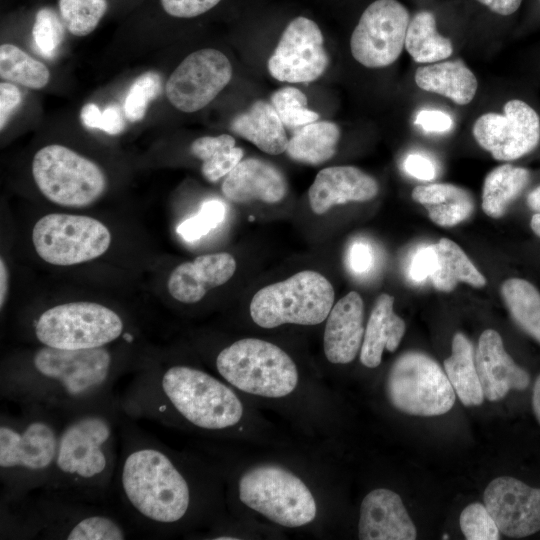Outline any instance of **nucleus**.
<instances>
[{
  "mask_svg": "<svg viewBox=\"0 0 540 540\" xmlns=\"http://www.w3.org/2000/svg\"><path fill=\"white\" fill-rule=\"evenodd\" d=\"M115 490L127 516L160 535L192 534L226 515L221 471L210 456L175 450L123 413Z\"/></svg>",
  "mask_w": 540,
  "mask_h": 540,
  "instance_id": "obj_1",
  "label": "nucleus"
},
{
  "mask_svg": "<svg viewBox=\"0 0 540 540\" xmlns=\"http://www.w3.org/2000/svg\"><path fill=\"white\" fill-rule=\"evenodd\" d=\"M122 413L199 436L279 446L276 430L230 384L188 363L147 361L119 396Z\"/></svg>",
  "mask_w": 540,
  "mask_h": 540,
  "instance_id": "obj_2",
  "label": "nucleus"
},
{
  "mask_svg": "<svg viewBox=\"0 0 540 540\" xmlns=\"http://www.w3.org/2000/svg\"><path fill=\"white\" fill-rule=\"evenodd\" d=\"M209 454L221 471L233 517L263 530L327 528V468L322 463L278 452L247 459Z\"/></svg>",
  "mask_w": 540,
  "mask_h": 540,
  "instance_id": "obj_3",
  "label": "nucleus"
},
{
  "mask_svg": "<svg viewBox=\"0 0 540 540\" xmlns=\"http://www.w3.org/2000/svg\"><path fill=\"white\" fill-rule=\"evenodd\" d=\"M212 368L257 408L277 412L308 436L327 439L332 417L327 385L304 372L278 344L237 339L216 352Z\"/></svg>",
  "mask_w": 540,
  "mask_h": 540,
  "instance_id": "obj_4",
  "label": "nucleus"
},
{
  "mask_svg": "<svg viewBox=\"0 0 540 540\" xmlns=\"http://www.w3.org/2000/svg\"><path fill=\"white\" fill-rule=\"evenodd\" d=\"M127 357L108 347L59 349L40 346L5 361L0 395L18 405H40L64 417L114 393Z\"/></svg>",
  "mask_w": 540,
  "mask_h": 540,
  "instance_id": "obj_5",
  "label": "nucleus"
},
{
  "mask_svg": "<svg viewBox=\"0 0 540 540\" xmlns=\"http://www.w3.org/2000/svg\"><path fill=\"white\" fill-rule=\"evenodd\" d=\"M122 411L115 393L65 416L54 467L41 489L99 503L114 486Z\"/></svg>",
  "mask_w": 540,
  "mask_h": 540,
  "instance_id": "obj_6",
  "label": "nucleus"
},
{
  "mask_svg": "<svg viewBox=\"0 0 540 540\" xmlns=\"http://www.w3.org/2000/svg\"><path fill=\"white\" fill-rule=\"evenodd\" d=\"M37 492L0 501L1 539L122 540L130 535L128 525L98 503Z\"/></svg>",
  "mask_w": 540,
  "mask_h": 540,
  "instance_id": "obj_7",
  "label": "nucleus"
},
{
  "mask_svg": "<svg viewBox=\"0 0 540 540\" xmlns=\"http://www.w3.org/2000/svg\"><path fill=\"white\" fill-rule=\"evenodd\" d=\"M17 414L0 417V484L2 502L43 489L51 476L64 421L40 405H19Z\"/></svg>",
  "mask_w": 540,
  "mask_h": 540,
  "instance_id": "obj_8",
  "label": "nucleus"
},
{
  "mask_svg": "<svg viewBox=\"0 0 540 540\" xmlns=\"http://www.w3.org/2000/svg\"><path fill=\"white\" fill-rule=\"evenodd\" d=\"M32 334L41 346L59 349L108 347L119 340L132 343L135 339L119 313L90 301L47 308L33 320Z\"/></svg>",
  "mask_w": 540,
  "mask_h": 540,
  "instance_id": "obj_9",
  "label": "nucleus"
},
{
  "mask_svg": "<svg viewBox=\"0 0 540 540\" xmlns=\"http://www.w3.org/2000/svg\"><path fill=\"white\" fill-rule=\"evenodd\" d=\"M334 297L333 286L325 276L304 270L257 291L249 313L252 321L263 329L287 324L315 326L325 322Z\"/></svg>",
  "mask_w": 540,
  "mask_h": 540,
  "instance_id": "obj_10",
  "label": "nucleus"
},
{
  "mask_svg": "<svg viewBox=\"0 0 540 540\" xmlns=\"http://www.w3.org/2000/svg\"><path fill=\"white\" fill-rule=\"evenodd\" d=\"M32 176L46 199L64 207H87L107 188L106 175L94 161L60 144L35 153Z\"/></svg>",
  "mask_w": 540,
  "mask_h": 540,
  "instance_id": "obj_11",
  "label": "nucleus"
},
{
  "mask_svg": "<svg viewBox=\"0 0 540 540\" xmlns=\"http://www.w3.org/2000/svg\"><path fill=\"white\" fill-rule=\"evenodd\" d=\"M384 390L389 404L408 415L439 416L455 403V391L446 373L419 351L405 352L393 362Z\"/></svg>",
  "mask_w": 540,
  "mask_h": 540,
  "instance_id": "obj_12",
  "label": "nucleus"
},
{
  "mask_svg": "<svg viewBox=\"0 0 540 540\" xmlns=\"http://www.w3.org/2000/svg\"><path fill=\"white\" fill-rule=\"evenodd\" d=\"M32 241L36 253L45 262L72 266L103 255L111 244V233L95 218L51 213L35 223Z\"/></svg>",
  "mask_w": 540,
  "mask_h": 540,
  "instance_id": "obj_13",
  "label": "nucleus"
},
{
  "mask_svg": "<svg viewBox=\"0 0 540 540\" xmlns=\"http://www.w3.org/2000/svg\"><path fill=\"white\" fill-rule=\"evenodd\" d=\"M409 12L397 0H376L362 13L350 39L354 59L368 68L394 63L405 47Z\"/></svg>",
  "mask_w": 540,
  "mask_h": 540,
  "instance_id": "obj_14",
  "label": "nucleus"
},
{
  "mask_svg": "<svg viewBox=\"0 0 540 540\" xmlns=\"http://www.w3.org/2000/svg\"><path fill=\"white\" fill-rule=\"evenodd\" d=\"M232 65L227 56L213 48L192 52L165 83L168 101L179 111L193 113L206 107L228 85Z\"/></svg>",
  "mask_w": 540,
  "mask_h": 540,
  "instance_id": "obj_15",
  "label": "nucleus"
},
{
  "mask_svg": "<svg viewBox=\"0 0 540 540\" xmlns=\"http://www.w3.org/2000/svg\"><path fill=\"white\" fill-rule=\"evenodd\" d=\"M504 113L489 112L474 122L476 142L498 161H512L533 151L540 142V117L526 102L513 99Z\"/></svg>",
  "mask_w": 540,
  "mask_h": 540,
  "instance_id": "obj_16",
  "label": "nucleus"
},
{
  "mask_svg": "<svg viewBox=\"0 0 540 540\" xmlns=\"http://www.w3.org/2000/svg\"><path fill=\"white\" fill-rule=\"evenodd\" d=\"M319 26L299 16L289 22L267 62L270 75L281 82L309 83L326 70L329 58Z\"/></svg>",
  "mask_w": 540,
  "mask_h": 540,
  "instance_id": "obj_17",
  "label": "nucleus"
},
{
  "mask_svg": "<svg viewBox=\"0 0 540 540\" xmlns=\"http://www.w3.org/2000/svg\"><path fill=\"white\" fill-rule=\"evenodd\" d=\"M483 499L503 535L520 539L540 532V487L501 476L488 484Z\"/></svg>",
  "mask_w": 540,
  "mask_h": 540,
  "instance_id": "obj_18",
  "label": "nucleus"
},
{
  "mask_svg": "<svg viewBox=\"0 0 540 540\" xmlns=\"http://www.w3.org/2000/svg\"><path fill=\"white\" fill-rule=\"evenodd\" d=\"M475 361L484 396L491 402L502 400L512 390L525 391L532 384L528 370L513 360L493 329L480 335Z\"/></svg>",
  "mask_w": 540,
  "mask_h": 540,
  "instance_id": "obj_19",
  "label": "nucleus"
},
{
  "mask_svg": "<svg viewBox=\"0 0 540 540\" xmlns=\"http://www.w3.org/2000/svg\"><path fill=\"white\" fill-rule=\"evenodd\" d=\"M357 536L360 540H414L417 531L400 495L380 487L361 501Z\"/></svg>",
  "mask_w": 540,
  "mask_h": 540,
  "instance_id": "obj_20",
  "label": "nucleus"
},
{
  "mask_svg": "<svg viewBox=\"0 0 540 540\" xmlns=\"http://www.w3.org/2000/svg\"><path fill=\"white\" fill-rule=\"evenodd\" d=\"M364 333V303L358 292L351 291L333 305L325 320L326 360L333 365L353 362L360 353Z\"/></svg>",
  "mask_w": 540,
  "mask_h": 540,
  "instance_id": "obj_21",
  "label": "nucleus"
},
{
  "mask_svg": "<svg viewBox=\"0 0 540 540\" xmlns=\"http://www.w3.org/2000/svg\"><path fill=\"white\" fill-rule=\"evenodd\" d=\"M235 271L236 261L227 252L200 255L173 269L167 282L168 292L181 303H197L209 290L229 281Z\"/></svg>",
  "mask_w": 540,
  "mask_h": 540,
  "instance_id": "obj_22",
  "label": "nucleus"
},
{
  "mask_svg": "<svg viewBox=\"0 0 540 540\" xmlns=\"http://www.w3.org/2000/svg\"><path fill=\"white\" fill-rule=\"evenodd\" d=\"M378 191L377 181L359 168L333 166L318 172L308 197L312 211L322 215L335 205L369 201Z\"/></svg>",
  "mask_w": 540,
  "mask_h": 540,
  "instance_id": "obj_23",
  "label": "nucleus"
},
{
  "mask_svg": "<svg viewBox=\"0 0 540 540\" xmlns=\"http://www.w3.org/2000/svg\"><path fill=\"white\" fill-rule=\"evenodd\" d=\"M222 193L235 203L253 200L277 203L286 196L287 181L273 164L258 158H246L225 176Z\"/></svg>",
  "mask_w": 540,
  "mask_h": 540,
  "instance_id": "obj_24",
  "label": "nucleus"
},
{
  "mask_svg": "<svg viewBox=\"0 0 540 540\" xmlns=\"http://www.w3.org/2000/svg\"><path fill=\"white\" fill-rule=\"evenodd\" d=\"M393 305L394 297L387 293L380 294L374 303L359 353V360L366 368H377L384 351L394 352L405 334L406 324L394 312Z\"/></svg>",
  "mask_w": 540,
  "mask_h": 540,
  "instance_id": "obj_25",
  "label": "nucleus"
},
{
  "mask_svg": "<svg viewBox=\"0 0 540 540\" xmlns=\"http://www.w3.org/2000/svg\"><path fill=\"white\" fill-rule=\"evenodd\" d=\"M231 129L270 155L281 154L288 146L284 124L272 104L264 100L255 101L238 114L231 122Z\"/></svg>",
  "mask_w": 540,
  "mask_h": 540,
  "instance_id": "obj_26",
  "label": "nucleus"
},
{
  "mask_svg": "<svg viewBox=\"0 0 540 540\" xmlns=\"http://www.w3.org/2000/svg\"><path fill=\"white\" fill-rule=\"evenodd\" d=\"M414 80L420 89L442 95L458 105L469 104L478 89L476 76L461 60L421 66Z\"/></svg>",
  "mask_w": 540,
  "mask_h": 540,
  "instance_id": "obj_27",
  "label": "nucleus"
},
{
  "mask_svg": "<svg viewBox=\"0 0 540 540\" xmlns=\"http://www.w3.org/2000/svg\"><path fill=\"white\" fill-rule=\"evenodd\" d=\"M412 198L424 206L435 224L442 227H452L463 222L474 210L471 194L449 183L418 185L412 190Z\"/></svg>",
  "mask_w": 540,
  "mask_h": 540,
  "instance_id": "obj_28",
  "label": "nucleus"
},
{
  "mask_svg": "<svg viewBox=\"0 0 540 540\" xmlns=\"http://www.w3.org/2000/svg\"><path fill=\"white\" fill-rule=\"evenodd\" d=\"M445 373L464 406H479L485 396L478 376L474 347L463 333L452 339V353L444 360Z\"/></svg>",
  "mask_w": 540,
  "mask_h": 540,
  "instance_id": "obj_29",
  "label": "nucleus"
},
{
  "mask_svg": "<svg viewBox=\"0 0 540 540\" xmlns=\"http://www.w3.org/2000/svg\"><path fill=\"white\" fill-rule=\"evenodd\" d=\"M339 127L330 121H315L295 129L286 153L298 162L319 165L336 153Z\"/></svg>",
  "mask_w": 540,
  "mask_h": 540,
  "instance_id": "obj_30",
  "label": "nucleus"
},
{
  "mask_svg": "<svg viewBox=\"0 0 540 540\" xmlns=\"http://www.w3.org/2000/svg\"><path fill=\"white\" fill-rule=\"evenodd\" d=\"M433 245L437 255V267L430 279L437 290L450 292L459 282L476 288L486 285L485 277L458 244L448 238H441Z\"/></svg>",
  "mask_w": 540,
  "mask_h": 540,
  "instance_id": "obj_31",
  "label": "nucleus"
},
{
  "mask_svg": "<svg viewBox=\"0 0 540 540\" xmlns=\"http://www.w3.org/2000/svg\"><path fill=\"white\" fill-rule=\"evenodd\" d=\"M530 180L523 167L503 164L486 176L482 190V209L491 218L502 217Z\"/></svg>",
  "mask_w": 540,
  "mask_h": 540,
  "instance_id": "obj_32",
  "label": "nucleus"
},
{
  "mask_svg": "<svg viewBox=\"0 0 540 540\" xmlns=\"http://www.w3.org/2000/svg\"><path fill=\"white\" fill-rule=\"evenodd\" d=\"M405 48L415 62L435 63L449 58L453 53L450 39L436 29V19L432 12L423 10L410 19Z\"/></svg>",
  "mask_w": 540,
  "mask_h": 540,
  "instance_id": "obj_33",
  "label": "nucleus"
},
{
  "mask_svg": "<svg viewBox=\"0 0 540 540\" xmlns=\"http://www.w3.org/2000/svg\"><path fill=\"white\" fill-rule=\"evenodd\" d=\"M501 295L515 324L540 343V292L529 281L509 278L501 286Z\"/></svg>",
  "mask_w": 540,
  "mask_h": 540,
  "instance_id": "obj_34",
  "label": "nucleus"
},
{
  "mask_svg": "<svg viewBox=\"0 0 540 540\" xmlns=\"http://www.w3.org/2000/svg\"><path fill=\"white\" fill-rule=\"evenodd\" d=\"M190 152L202 161L201 172L209 182L228 175L244 156L242 148L235 146V139L229 134L197 138L191 143Z\"/></svg>",
  "mask_w": 540,
  "mask_h": 540,
  "instance_id": "obj_35",
  "label": "nucleus"
},
{
  "mask_svg": "<svg viewBox=\"0 0 540 540\" xmlns=\"http://www.w3.org/2000/svg\"><path fill=\"white\" fill-rule=\"evenodd\" d=\"M50 71L39 60L20 47L5 43L0 46V77L30 89H42L50 81Z\"/></svg>",
  "mask_w": 540,
  "mask_h": 540,
  "instance_id": "obj_36",
  "label": "nucleus"
},
{
  "mask_svg": "<svg viewBox=\"0 0 540 540\" xmlns=\"http://www.w3.org/2000/svg\"><path fill=\"white\" fill-rule=\"evenodd\" d=\"M108 8V0H58V13L65 28L79 37L94 31Z\"/></svg>",
  "mask_w": 540,
  "mask_h": 540,
  "instance_id": "obj_37",
  "label": "nucleus"
},
{
  "mask_svg": "<svg viewBox=\"0 0 540 540\" xmlns=\"http://www.w3.org/2000/svg\"><path fill=\"white\" fill-rule=\"evenodd\" d=\"M270 103L284 126L290 129H297L319 119V114L307 107L305 94L292 86L274 91Z\"/></svg>",
  "mask_w": 540,
  "mask_h": 540,
  "instance_id": "obj_38",
  "label": "nucleus"
},
{
  "mask_svg": "<svg viewBox=\"0 0 540 540\" xmlns=\"http://www.w3.org/2000/svg\"><path fill=\"white\" fill-rule=\"evenodd\" d=\"M161 91V78L157 72L147 71L132 83L124 101L123 112L130 122L141 121L148 105Z\"/></svg>",
  "mask_w": 540,
  "mask_h": 540,
  "instance_id": "obj_39",
  "label": "nucleus"
},
{
  "mask_svg": "<svg viewBox=\"0 0 540 540\" xmlns=\"http://www.w3.org/2000/svg\"><path fill=\"white\" fill-rule=\"evenodd\" d=\"M65 26L59 13L44 7L35 15L32 34L37 49L44 55L51 56L61 44Z\"/></svg>",
  "mask_w": 540,
  "mask_h": 540,
  "instance_id": "obj_40",
  "label": "nucleus"
},
{
  "mask_svg": "<svg viewBox=\"0 0 540 540\" xmlns=\"http://www.w3.org/2000/svg\"><path fill=\"white\" fill-rule=\"evenodd\" d=\"M224 204L216 199L204 202L198 213L184 220L177 228L186 241H195L215 229L225 217Z\"/></svg>",
  "mask_w": 540,
  "mask_h": 540,
  "instance_id": "obj_41",
  "label": "nucleus"
},
{
  "mask_svg": "<svg viewBox=\"0 0 540 540\" xmlns=\"http://www.w3.org/2000/svg\"><path fill=\"white\" fill-rule=\"evenodd\" d=\"M460 528L468 540H498L500 531L485 504L475 502L460 514Z\"/></svg>",
  "mask_w": 540,
  "mask_h": 540,
  "instance_id": "obj_42",
  "label": "nucleus"
},
{
  "mask_svg": "<svg viewBox=\"0 0 540 540\" xmlns=\"http://www.w3.org/2000/svg\"><path fill=\"white\" fill-rule=\"evenodd\" d=\"M81 119L85 126L111 135L121 133L125 127L121 110L116 105H110L101 111L96 104L87 103L81 110Z\"/></svg>",
  "mask_w": 540,
  "mask_h": 540,
  "instance_id": "obj_43",
  "label": "nucleus"
},
{
  "mask_svg": "<svg viewBox=\"0 0 540 540\" xmlns=\"http://www.w3.org/2000/svg\"><path fill=\"white\" fill-rule=\"evenodd\" d=\"M221 0H159L161 9L170 17H198L217 6Z\"/></svg>",
  "mask_w": 540,
  "mask_h": 540,
  "instance_id": "obj_44",
  "label": "nucleus"
},
{
  "mask_svg": "<svg viewBox=\"0 0 540 540\" xmlns=\"http://www.w3.org/2000/svg\"><path fill=\"white\" fill-rule=\"evenodd\" d=\"M437 267V255L434 245L419 248L409 265V277L415 282L430 278Z\"/></svg>",
  "mask_w": 540,
  "mask_h": 540,
  "instance_id": "obj_45",
  "label": "nucleus"
},
{
  "mask_svg": "<svg viewBox=\"0 0 540 540\" xmlns=\"http://www.w3.org/2000/svg\"><path fill=\"white\" fill-rule=\"evenodd\" d=\"M22 102V92L11 82L0 83V129L5 128L13 113Z\"/></svg>",
  "mask_w": 540,
  "mask_h": 540,
  "instance_id": "obj_46",
  "label": "nucleus"
},
{
  "mask_svg": "<svg viewBox=\"0 0 540 540\" xmlns=\"http://www.w3.org/2000/svg\"><path fill=\"white\" fill-rule=\"evenodd\" d=\"M414 122L422 130L432 133H444L453 126L452 118L440 110H421Z\"/></svg>",
  "mask_w": 540,
  "mask_h": 540,
  "instance_id": "obj_47",
  "label": "nucleus"
},
{
  "mask_svg": "<svg viewBox=\"0 0 540 540\" xmlns=\"http://www.w3.org/2000/svg\"><path fill=\"white\" fill-rule=\"evenodd\" d=\"M403 166L410 176L418 180L431 181L436 176L435 164L425 155L410 154L405 158Z\"/></svg>",
  "mask_w": 540,
  "mask_h": 540,
  "instance_id": "obj_48",
  "label": "nucleus"
},
{
  "mask_svg": "<svg viewBox=\"0 0 540 540\" xmlns=\"http://www.w3.org/2000/svg\"><path fill=\"white\" fill-rule=\"evenodd\" d=\"M348 263L356 274H364L371 270L374 264V254L371 246L364 242H355L349 249Z\"/></svg>",
  "mask_w": 540,
  "mask_h": 540,
  "instance_id": "obj_49",
  "label": "nucleus"
},
{
  "mask_svg": "<svg viewBox=\"0 0 540 540\" xmlns=\"http://www.w3.org/2000/svg\"><path fill=\"white\" fill-rule=\"evenodd\" d=\"M488 7L493 13L508 16L516 12L523 0H476Z\"/></svg>",
  "mask_w": 540,
  "mask_h": 540,
  "instance_id": "obj_50",
  "label": "nucleus"
},
{
  "mask_svg": "<svg viewBox=\"0 0 540 540\" xmlns=\"http://www.w3.org/2000/svg\"><path fill=\"white\" fill-rule=\"evenodd\" d=\"M8 288H9L8 269H7V266L3 257H1L0 259V307L1 309L3 308L7 299Z\"/></svg>",
  "mask_w": 540,
  "mask_h": 540,
  "instance_id": "obj_51",
  "label": "nucleus"
},
{
  "mask_svg": "<svg viewBox=\"0 0 540 540\" xmlns=\"http://www.w3.org/2000/svg\"><path fill=\"white\" fill-rule=\"evenodd\" d=\"M531 408L537 423L540 425V373L532 384Z\"/></svg>",
  "mask_w": 540,
  "mask_h": 540,
  "instance_id": "obj_52",
  "label": "nucleus"
},
{
  "mask_svg": "<svg viewBox=\"0 0 540 540\" xmlns=\"http://www.w3.org/2000/svg\"><path fill=\"white\" fill-rule=\"evenodd\" d=\"M527 204L536 213L540 212V186L529 192L527 196Z\"/></svg>",
  "mask_w": 540,
  "mask_h": 540,
  "instance_id": "obj_53",
  "label": "nucleus"
},
{
  "mask_svg": "<svg viewBox=\"0 0 540 540\" xmlns=\"http://www.w3.org/2000/svg\"><path fill=\"white\" fill-rule=\"evenodd\" d=\"M530 227L534 234L540 237V212H537L532 216Z\"/></svg>",
  "mask_w": 540,
  "mask_h": 540,
  "instance_id": "obj_54",
  "label": "nucleus"
},
{
  "mask_svg": "<svg viewBox=\"0 0 540 540\" xmlns=\"http://www.w3.org/2000/svg\"><path fill=\"white\" fill-rule=\"evenodd\" d=\"M448 538H449V537H448L447 534H445L444 537H443V539H448Z\"/></svg>",
  "mask_w": 540,
  "mask_h": 540,
  "instance_id": "obj_55",
  "label": "nucleus"
}]
</instances>
